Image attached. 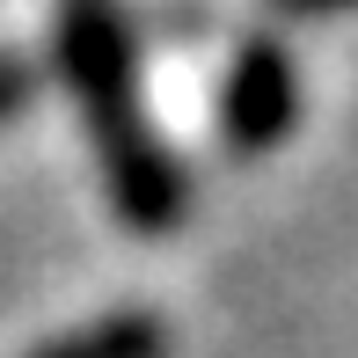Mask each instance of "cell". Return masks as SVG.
Returning <instances> with one entry per match:
<instances>
[{"instance_id":"3957f363","label":"cell","mask_w":358,"mask_h":358,"mask_svg":"<svg viewBox=\"0 0 358 358\" xmlns=\"http://www.w3.org/2000/svg\"><path fill=\"white\" fill-rule=\"evenodd\" d=\"M29 358H169V322L154 307H110L80 329H59Z\"/></svg>"},{"instance_id":"7a4b0ae2","label":"cell","mask_w":358,"mask_h":358,"mask_svg":"<svg viewBox=\"0 0 358 358\" xmlns=\"http://www.w3.org/2000/svg\"><path fill=\"white\" fill-rule=\"evenodd\" d=\"M292 124H300V66L285 44L249 37L220 80V139L234 154H271L292 139Z\"/></svg>"},{"instance_id":"5b68a950","label":"cell","mask_w":358,"mask_h":358,"mask_svg":"<svg viewBox=\"0 0 358 358\" xmlns=\"http://www.w3.org/2000/svg\"><path fill=\"white\" fill-rule=\"evenodd\" d=\"M278 15H292V22H315V15H344V8H358V0H271Z\"/></svg>"},{"instance_id":"277c9868","label":"cell","mask_w":358,"mask_h":358,"mask_svg":"<svg viewBox=\"0 0 358 358\" xmlns=\"http://www.w3.org/2000/svg\"><path fill=\"white\" fill-rule=\"evenodd\" d=\"M37 95V73H29V59L22 52H0V124L15 117V110Z\"/></svg>"},{"instance_id":"6da1fadb","label":"cell","mask_w":358,"mask_h":358,"mask_svg":"<svg viewBox=\"0 0 358 358\" xmlns=\"http://www.w3.org/2000/svg\"><path fill=\"white\" fill-rule=\"evenodd\" d=\"M59 80H66V95L80 110V132L95 146V169H103L117 220L146 241L176 234L190 183L176 169L169 139L146 117L139 44H132V22H124L117 0H59Z\"/></svg>"}]
</instances>
